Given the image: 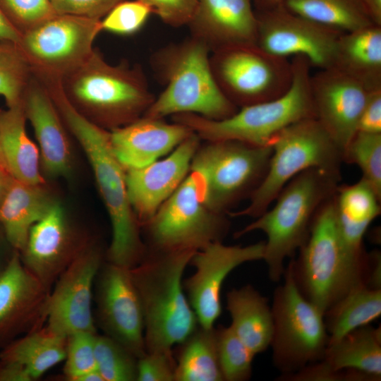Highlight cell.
Here are the masks:
<instances>
[{"label":"cell","instance_id":"obj_1","mask_svg":"<svg viewBox=\"0 0 381 381\" xmlns=\"http://www.w3.org/2000/svg\"><path fill=\"white\" fill-rule=\"evenodd\" d=\"M47 88L64 124L84 150L107 207L112 229L107 261L133 268L145 259L147 250L128 199L126 169L114 153L109 131L76 110L64 95L60 83L49 84Z\"/></svg>","mask_w":381,"mask_h":381},{"label":"cell","instance_id":"obj_2","mask_svg":"<svg viewBox=\"0 0 381 381\" xmlns=\"http://www.w3.org/2000/svg\"><path fill=\"white\" fill-rule=\"evenodd\" d=\"M195 252L147 253L129 270L142 306L146 352L172 351L199 325L183 286Z\"/></svg>","mask_w":381,"mask_h":381},{"label":"cell","instance_id":"obj_3","mask_svg":"<svg viewBox=\"0 0 381 381\" xmlns=\"http://www.w3.org/2000/svg\"><path fill=\"white\" fill-rule=\"evenodd\" d=\"M340 180V171L318 168L298 174L281 190L272 208L234 234L235 238L257 230L266 234L262 260L270 280L278 282L283 277L286 259L293 258L306 242L315 214Z\"/></svg>","mask_w":381,"mask_h":381},{"label":"cell","instance_id":"obj_4","mask_svg":"<svg viewBox=\"0 0 381 381\" xmlns=\"http://www.w3.org/2000/svg\"><path fill=\"white\" fill-rule=\"evenodd\" d=\"M61 87L76 110L110 131L141 117L155 99L140 67L125 62L112 65L97 49L63 78Z\"/></svg>","mask_w":381,"mask_h":381},{"label":"cell","instance_id":"obj_5","mask_svg":"<svg viewBox=\"0 0 381 381\" xmlns=\"http://www.w3.org/2000/svg\"><path fill=\"white\" fill-rule=\"evenodd\" d=\"M210 53L203 42L191 36L155 53L152 64L166 87L143 116L163 119L193 114L222 120L236 113L238 108L224 95L214 78Z\"/></svg>","mask_w":381,"mask_h":381},{"label":"cell","instance_id":"obj_6","mask_svg":"<svg viewBox=\"0 0 381 381\" xmlns=\"http://www.w3.org/2000/svg\"><path fill=\"white\" fill-rule=\"evenodd\" d=\"M289 89L280 97L240 107L232 116L210 120L193 114L172 116L206 141L236 140L248 145L271 146L286 127L298 121L315 118L310 90V67L306 57L294 56Z\"/></svg>","mask_w":381,"mask_h":381},{"label":"cell","instance_id":"obj_7","mask_svg":"<svg viewBox=\"0 0 381 381\" xmlns=\"http://www.w3.org/2000/svg\"><path fill=\"white\" fill-rule=\"evenodd\" d=\"M298 251L297 259L290 260L297 286L324 315L351 289L366 284L368 260L360 262L346 250L337 226L334 194L318 210Z\"/></svg>","mask_w":381,"mask_h":381},{"label":"cell","instance_id":"obj_8","mask_svg":"<svg viewBox=\"0 0 381 381\" xmlns=\"http://www.w3.org/2000/svg\"><path fill=\"white\" fill-rule=\"evenodd\" d=\"M267 174L244 209L231 217L256 218L266 211L281 190L298 174L313 168L340 171L342 152L315 118L298 121L274 138Z\"/></svg>","mask_w":381,"mask_h":381},{"label":"cell","instance_id":"obj_9","mask_svg":"<svg viewBox=\"0 0 381 381\" xmlns=\"http://www.w3.org/2000/svg\"><path fill=\"white\" fill-rule=\"evenodd\" d=\"M272 153L271 146L236 140L207 141L200 145L190 171L202 180L205 205L216 213L228 214L233 205L250 197L262 183Z\"/></svg>","mask_w":381,"mask_h":381},{"label":"cell","instance_id":"obj_10","mask_svg":"<svg viewBox=\"0 0 381 381\" xmlns=\"http://www.w3.org/2000/svg\"><path fill=\"white\" fill-rule=\"evenodd\" d=\"M230 226L226 214L204 203L200 176L190 171L174 193L162 205L145 229L147 253L198 251L222 241Z\"/></svg>","mask_w":381,"mask_h":381},{"label":"cell","instance_id":"obj_11","mask_svg":"<svg viewBox=\"0 0 381 381\" xmlns=\"http://www.w3.org/2000/svg\"><path fill=\"white\" fill-rule=\"evenodd\" d=\"M283 277L271 306L273 334L270 346L274 366L282 375H289L322 360L329 335L324 314L299 291L291 261Z\"/></svg>","mask_w":381,"mask_h":381},{"label":"cell","instance_id":"obj_12","mask_svg":"<svg viewBox=\"0 0 381 381\" xmlns=\"http://www.w3.org/2000/svg\"><path fill=\"white\" fill-rule=\"evenodd\" d=\"M210 54L219 87L238 108L277 98L291 85V61L256 44L228 47Z\"/></svg>","mask_w":381,"mask_h":381},{"label":"cell","instance_id":"obj_13","mask_svg":"<svg viewBox=\"0 0 381 381\" xmlns=\"http://www.w3.org/2000/svg\"><path fill=\"white\" fill-rule=\"evenodd\" d=\"M101 31V20L55 14L21 35L18 45L35 77L61 80L88 59Z\"/></svg>","mask_w":381,"mask_h":381},{"label":"cell","instance_id":"obj_14","mask_svg":"<svg viewBox=\"0 0 381 381\" xmlns=\"http://www.w3.org/2000/svg\"><path fill=\"white\" fill-rule=\"evenodd\" d=\"M256 44L277 56L302 55L311 66H332L339 36L344 33L286 10L282 5L255 11Z\"/></svg>","mask_w":381,"mask_h":381},{"label":"cell","instance_id":"obj_15","mask_svg":"<svg viewBox=\"0 0 381 381\" xmlns=\"http://www.w3.org/2000/svg\"><path fill=\"white\" fill-rule=\"evenodd\" d=\"M94 287L95 323L138 358L143 356L146 353L143 313L129 270L103 262Z\"/></svg>","mask_w":381,"mask_h":381},{"label":"cell","instance_id":"obj_16","mask_svg":"<svg viewBox=\"0 0 381 381\" xmlns=\"http://www.w3.org/2000/svg\"><path fill=\"white\" fill-rule=\"evenodd\" d=\"M264 250L263 241L246 246L217 241L193 254L189 264L195 272L183 280V286L200 326L212 328L220 316L221 289L230 272L245 262L262 260Z\"/></svg>","mask_w":381,"mask_h":381},{"label":"cell","instance_id":"obj_17","mask_svg":"<svg viewBox=\"0 0 381 381\" xmlns=\"http://www.w3.org/2000/svg\"><path fill=\"white\" fill-rule=\"evenodd\" d=\"M102 264V252L92 243L60 274L49 293L48 327L66 337L80 331L97 333L92 305Z\"/></svg>","mask_w":381,"mask_h":381},{"label":"cell","instance_id":"obj_18","mask_svg":"<svg viewBox=\"0 0 381 381\" xmlns=\"http://www.w3.org/2000/svg\"><path fill=\"white\" fill-rule=\"evenodd\" d=\"M92 243L68 221L55 202L31 228L21 261L49 291L60 274Z\"/></svg>","mask_w":381,"mask_h":381},{"label":"cell","instance_id":"obj_19","mask_svg":"<svg viewBox=\"0 0 381 381\" xmlns=\"http://www.w3.org/2000/svg\"><path fill=\"white\" fill-rule=\"evenodd\" d=\"M49 293L16 250L0 276V349L46 324Z\"/></svg>","mask_w":381,"mask_h":381},{"label":"cell","instance_id":"obj_20","mask_svg":"<svg viewBox=\"0 0 381 381\" xmlns=\"http://www.w3.org/2000/svg\"><path fill=\"white\" fill-rule=\"evenodd\" d=\"M200 140L193 133L162 159L126 170L128 199L140 227L152 218L187 176Z\"/></svg>","mask_w":381,"mask_h":381},{"label":"cell","instance_id":"obj_21","mask_svg":"<svg viewBox=\"0 0 381 381\" xmlns=\"http://www.w3.org/2000/svg\"><path fill=\"white\" fill-rule=\"evenodd\" d=\"M315 119L342 153L357 132L369 91L361 83L334 68L310 76Z\"/></svg>","mask_w":381,"mask_h":381},{"label":"cell","instance_id":"obj_22","mask_svg":"<svg viewBox=\"0 0 381 381\" xmlns=\"http://www.w3.org/2000/svg\"><path fill=\"white\" fill-rule=\"evenodd\" d=\"M257 23L253 0H198L187 25L190 36L213 52L231 46L256 44Z\"/></svg>","mask_w":381,"mask_h":381},{"label":"cell","instance_id":"obj_23","mask_svg":"<svg viewBox=\"0 0 381 381\" xmlns=\"http://www.w3.org/2000/svg\"><path fill=\"white\" fill-rule=\"evenodd\" d=\"M142 116L109 131L116 158L127 169L147 166L169 154L193 132L185 125Z\"/></svg>","mask_w":381,"mask_h":381},{"label":"cell","instance_id":"obj_24","mask_svg":"<svg viewBox=\"0 0 381 381\" xmlns=\"http://www.w3.org/2000/svg\"><path fill=\"white\" fill-rule=\"evenodd\" d=\"M21 102L34 129L44 171L52 176H66L71 155L64 121L48 90L33 75Z\"/></svg>","mask_w":381,"mask_h":381},{"label":"cell","instance_id":"obj_25","mask_svg":"<svg viewBox=\"0 0 381 381\" xmlns=\"http://www.w3.org/2000/svg\"><path fill=\"white\" fill-rule=\"evenodd\" d=\"M380 201L363 179L351 185H339L334 193L336 218L341 239L350 255L358 261L366 260L363 236L380 214Z\"/></svg>","mask_w":381,"mask_h":381},{"label":"cell","instance_id":"obj_26","mask_svg":"<svg viewBox=\"0 0 381 381\" xmlns=\"http://www.w3.org/2000/svg\"><path fill=\"white\" fill-rule=\"evenodd\" d=\"M330 68L356 80L369 91L381 89V25L371 24L342 33Z\"/></svg>","mask_w":381,"mask_h":381},{"label":"cell","instance_id":"obj_27","mask_svg":"<svg viewBox=\"0 0 381 381\" xmlns=\"http://www.w3.org/2000/svg\"><path fill=\"white\" fill-rule=\"evenodd\" d=\"M22 102L0 113V164L16 180L42 185L40 152L28 137Z\"/></svg>","mask_w":381,"mask_h":381},{"label":"cell","instance_id":"obj_28","mask_svg":"<svg viewBox=\"0 0 381 381\" xmlns=\"http://www.w3.org/2000/svg\"><path fill=\"white\" fill-rule=\"evenodd\" d=\"M231 327L255 356L270 346L273 315L268 300L253 286L232 289L226 294Z\"/></svg>","mask_w":381,"mask_h":381},{"label":"cell","instance_id":"obj_29","mask_svg":"<svg viewBox=\"0 0 381 381\" xmlns=\"http://www.w3.org/2000/svg\"><path fill=\"white\" fill-rule=\"evenodd\" d=\"M55 202L42 185L13 178L0 205V224L13 248L20 253L29 232Z\"/></svg>","mask_w":381,"mask_h":381},{"label":"cell","instance_id":"obj_30","mask_svg":"<svg viewBox=\"0 0 381 381\" xmlns=\"http://www.w3.org/2000/svg\"><path fill=\"white\" fill-rule=\"evenodd\" d=\"M333 372L355 371L369 381L381 380V329L370 325L349 332L327 346L321 360Z\"/></svg>","mask_w":381,"mask_h":381},{"label":"cell","instance_id":"obj_31","mask_svg":"<svg viewBox=\"0 0 381 381\" xmlns=\"http://www.w3.org/2000/svg\"><path fill=\"white\" fill-rule=\"evenodd\" d=\"M66 346L67 337L45 324L8 344L0 351V359L21 364L36 380L64 361Z\"/></svg>","mask_w":381,"mask_h":381},{"label":"cell","instance_id":"obj_32","mask_svg":"<svg viewBox=\"0 0 381 381\" xmlns=\"http://www.w3.org/2000/svg\"><path fill=\"white\" fill-rule=\"evenodd\" d=\"M381 314V289L361 284L351 289L325 313L328 345L349 332L370 325Z\"/></svg>","mask_w":381,"mask_h":381},{"label":"cell","instance_id":"obj_33","mask_svg":"<svg viewBox=\"0 0 381 381\" xmlns=\"http://www.w3.org/2000/svg\"><path fill=\"white\" fill-rule=\"evenodd\" d=\"M175 381H224L219 364L216 328H197L181 344Z\"/></svg>","mask_w":381,"mask_h":381},{"label":"cell","instance_id":"obj_34","mask_svg":"<svg viewBox=\"0 0 381 381\" xmlns=\"http://www.w3.org/2000/svg\"><path fill=\"white\" fill-rule=\"evenodd\" d=\"M286 10L341 32L371 24L361 0H282Z\"/></svg>","mask_w":381,"mask_h":381},{"label":"cell","instance_id":"obj_35","mask_svg":"<svg viewBox=\"0 0 381 381\" xmlns=\"http://www.w3.org/2000/svg\"><path fill=\"white\" fill-rule=\"evenodd\" d=\"M32 77L30 66L18 43L0 41V95L8 107L21 103Z\"/></svg>","mask_w":381,"mask_h":381},{"label":"cell","instance_id":"obj_36","mask_svg":"<svg viewBox=\"0 0 381 381\" xmlns=\"http://www.w3.org/2000/svg\"><path fill=\"white\" fill-rule=\"evenodd\" d=\"M95 357L104 381H137L138 358L115 339L97 334Z\"/></svg>","mask_w":381,"mask_h":381},{"label":"cell","instance_id":"obj_37","mask_svg":"<svg viewBox=\"0 0 381 381\" xmlns=\"http://www.w3.org/2000/svg\"><path fill=\"white\" fill-rule=\"evenodd\" d=\"M343 162L356 164L381 198V133L357 131L342 153Z\"/></svg>","mask_w":381,"mask_h":381},{"label":"cell","instance_id":"obj_38","mask_svg":"<svg viewBox=\"0 0 381 381\" xmlns=\"http://www.w3.org/2000/svg\"><path fill=\"white\" fill-rule=\"evenodd\" d=\"M219 364L224 381L248 380L255 355L241 341L231 326L216 328Z\"/></svg>","mask_w":381,"mask_h":381},{"label":"cell","instance_id":"obj_39","mask_svg":"<svg viewBox=\"0 0 381 381\" xmlns=\"http://www.w3.org/2000/svg\"><path fill=\"white\" fill-rule=\"evenodd\" d=\"M0 11L20 35L56 14L50 0H0Z\"/></svg>","mask_w":381,"mask_h":381},{"label":"cell","instance_id":"obj_40","mask_svg":"<svg viewBox=\"0 0 381 381\" xmlns=\"http://www.w3.org/2000/svg\"><path fill=\"white\" fill-rule=\"evenodd\" d=\"M97 333L80 331L67 337L63 378L77 381L85 373L96 370L95 339Z\"/></svg>","mask_w":381,"mask_h":381},{"label":"cell","instance_id":"obj_41","mask_svg":"<svg viewBox=\"0 0 381 381\" xmlns=\"http://www.w3.org/2000/svg\"><path fill=\"white\" fill-rule=\"evenodd\" d=\"M152 9L140 0H123L115 5L101 20L102 31L129 35L145 24Z\"/></svg>","mask_w":381,"mask_h":381},{"label":"cell","instance_id":"obj_42","mask_svg":"<svg viewBox=\"0 0 381 381\" xmlns=\"http://www.w3.org/2000/svg\"><path fill=\"white\" fill-rule=\"evenodd\" d=\"M174 351L146 352L138 358L137 381H175Z\"/></svg>","mask_w":381,"mask_h":381},{"label":"cell","instance_id":"obj_43","mask_svg":"<svg viewBox=\"0 0 381 381\" xmlns=\"http://www.w3.org/2000/svg\"><path fill=\"white\" fill-rule=\"evenodd\" d=\"M147 4L168 25H187L195 10L198 0H140Z\"/></svg>","mask_w":381,"mask_h":381},{"label":"cell","instance_id":"obj_44","mask_svg":"<svg viewBox=\"0 0 381 381\" xmlns=\"http://www.w3.org/2000/svg\"><path fill=\"white\" fill-rule=\"evenodd\" d=\"M123 0H50L56 14L72 15L101 20Z\"/></svg>","mask_w":381,"mask_h":381},{"label":"cell","instance_id":"obj_45","mask_svg":"<svg viewBox=\"0 0 381 381\" xmlns=\"http://www.w3.org/2000/svg\"><path fill=\"white\" fill-rule=\"evenodd\" d=\"M357 131L381 133V89L369 92L359 118Z\"/></svg>","mask_w":381,"mask_h":381},{"label":"cell","instance_id":"obj_46","mask_svg":"<svg viewBox=\"0 0 381 381\" xmlns=\"http://www.w3.org/2000/svg\"><path fill=\"white\" fill-rule=\"evenodd\" d=\"M27 369L12 361L0 359V381H32Z\"/></svg>","mask_w":381,"mask_h":381},{"label":"cell","instance_id":"obj_47","mask_svg":"<svg viewBox=\"0 0 381 381\" xmlns=\"http://www.w3.org/2000/svg\"><path fill=\"white\" fill-rule=\"evenodd\" d=\"M366 285L373 289H381V258L377 250L368 254Z\"/></svg>","mask_w":381,"mask_h":381},{"label":"cell","instance_id":"obj_48","mask_svg":"<svg viewBox=\"0 0 381 381\" xmlns=\"http://www.w3.org/2000/svg\"><path fill=\"white\" fill-rule=\"evenodd\" d=\"M16 250L7 240L0 224V276L8 265Z\"/></svg>","mask_w":381,"mask_h":381},{"label":"cell","instance_id":"obj_49","mask_svg":"<svg viewBox=\"0 0 381 381\" xmlns=\"http://www.w3.org/2000/svg\"><path fill=\"white\" fill-rule=\"evenodd\" d=\"M20 35L8 23L0 11V41L19 42Z\"/></svg>","mask_w":381,"mask_h":381},{"label":"cell","instance_id":"obj_50","mask_svg":"<svg viewBox=\"0 0 381 381\" xmlns=\"http://www.w3.org/2000/svg\"><path fill=\"white\" fill-rule=\"evenodd\" d=\"M372 21L381 25V0H361Z\"/></svg>","mask_w":381,"mask_h":381},{"label":"cell","instance_id":"obj_51","mask_svg":"<svg viewBox=\"0 0 381 381\" xmlns=\"http://www.w3.org/2000/svg\"><path fill=\"white\" fill-rule=\"evenodd\" d=\"M13 177L3 167H0V205L6 195V193L11 185Z\"/></svg>","mask_w":381,"mask_h":381},{"label":"cell","instance_id":"obj_52","mask_svg":"<svg viewBox=\"0 0 381 381\" xmlns=\"http://www.w3.org/2000/svg\"><path fill=\"white\" fill-rule=\"evenodd\" d=\"M282 0H253L255 11L274 8L281 5Z\"/></svg>","mask_w":381,"mask_h":381},{"label":"cell","instance_id":"obj_53","mask_svg":"<svg viewBox=\"0 0 381 381\" xmlns=\"http://www.w3.org/2000/svg\"><path fill=\"white\" fill-rule=\"evenodd\" d=\"M77 381H104L97 369L81 375Z\"/></svg>","mask_w":381,"mask_h":381},{"label":"cell","instance_id":"obj_54","mask_svg":"<svg viewBox=\"0 0 381 381\" xmlns=\"http://www.w3.org/2000/svg\"><path fill=\"white\" fill-rule=\"evenodd\" d=\"M2 167V166H1V164H0V167Z\"/></svg>","mask_w":381,"mask_h":381},{"label":"cell","instance_id":"obj_55","mask_svg":"<svg viewBox=\"0 0 381 381\" xmlns=\"http://www.w3.org/2000/svg\"><path fill=\"white\" fill-rule=\"evenodd\" d=\"M1 109H0V113H1Z\"/></svg>","mask_w":381,"mask_h":381}]
</instances>
